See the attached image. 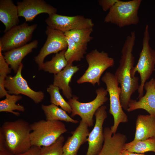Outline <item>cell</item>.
Segmentation results:
<instances>
[{
    "mask_svg": "<svg viewBox=\"0 0 155 155\" xmlns=\"http://www.w3.org/2000/svg\"><path fill=\"white\" fill-rule=\"evenodd\" d=\"M135 39V31H132L127 37L122 49L119 65L114 74L120 85L121 103L125 110H127L131 95L138 90L139 86V78L132 77L131 74L134 66L135 58L132 51Z\"/></svg>",
    "mask_w": 155,
    "mask_h": 155,
    "instance_id": "6da1fadb",
    "label": "cell"
},
{
    "mask_svg": "<svg viewBox=\"0 0 155 155\" xmlns=\"http://www.w3.org/2000/svg\"><path fill=\"white\" fill-rule=\"evenodd\" d=\"M38 43V40H34L23 46L4 52L6 62L14 73H16L24 58L36 48Z\"/></svg>",
    "mask_w": 155,
    "mask_h": 155,
    "instance_id": "ac0fdd59",
    "label": "cell"
},
{
    "mask_svg": "<svg viewBox=\"0 0 155 155\" xmlns=\"http://www.w3.org/2000/svg\"><path fill=\"white\" fill-rule=\"evenodd\" d=\"M150 35L149 26H145L143 38L142 48L140 53L138 62L132 69L131 74L132 77L137 72L140 74L141 83L137 90L139 95L137 99L144 96V86L154 70L155 67V50L150 44Z\"/></svg>",
    "mask_w": 155,
    "mask_h": 155,
    "instance_id": "277c9868",
    "label": "cell"
},
{
    "mask_svg": "<svg viewBox=\"0 0 155 155\" xmlns=\"http://www.w3.org/2000/svg\"><path fill=\"white\" fill-rule=\"evenodd\" d=\"M4 99L0 101V112H7L12 113L14 115L18 116L20 113L15 112V110L24 112L25 111L24 107L22 105L16 104V103L22 98L20 95L9 94H8Z\"/></svg>",
    "mask_w": 155,
    "mask_h": 155,
    "instance_id": "484cf974",
    "label": "cell"
},
{
    "mask_svg": "<svg viewBox=\"0 0 155 155\" xmlns=\"http://www.w3.org/2000/svg\"><path fill=\"white\" fill-rule=\"evenodd\" d=\"M106 109L105 106L102 105L95 113L96 121L88 137V148L86 155H98L102 148L104 139L103 125L107 117Z\"/></svg>",
    "mask_w": 155,
    "mask_h": 155,
    "instance_id": "4fadbf2b",
    "label": "cell"
},
{
    "mask_svg": "<svg viewBox=\"0 0 155 155\" xmlns=\"http://www.w3.org/2000/svg\"><path fill=\"white\" fill-rule=\"evenodd\" d=\"M93 28H89L71 30L64 33L65 35L75 42L81 44H88L93 37L91 35Z\"/></svg>",
    "mask_w": 155,
    "mask_h": 155,
    "instance_id": "83f0119b",
    "label": "cell"
},
{
    "mask_svg": "<svg viewBox=\"0 0 155 155\" xmlns=\"http://www.w3.org/2000/svg\"><path fill=\"white\" fill-rule=\"evenodd\" d=\"M86 59L88 67L77 81L78 84L88 82L94 86L96 84L100 85V78L103 72L115 64L114 59L109 57L107 53L103 51L100 52L97 49L87 54Z\"/></svg>",
    "mask_w": 155,
    "mask_h": 155,
    "instance_id": "8992f818",
    "label": "cell"
},
{
    "mask_svg": "<svg viewBox=\"0 0 155 155\" xmlns=\"http://www.w3.org/2000/svg\"><path fill=\"white\" fill-rule=\"evenodd\" d=\"M31 132L30 124L25 120L5 121L0 128V144L13 155L23 153L32 146Z\"/></svg>",
    "mask_w": 155,
    "mask_h": 155,
    "instance_id": "7a4b0ae2",
    "label": "cell"
},
{
    "mask_svg": "<svg viewBox=\"0 0 155 155\" xmlns=\"http://www.w3.org/2000/svg\"><path fill=\"white\" fill-rule=\"evenodd\" d=\"M48 26L64 33L75 29L93 28L92 19L82 15L68 16L57 13L49 16L45 20Z\"/></svg>",
    "mask_w": 155,
    "mask_h": 155,
    "instance_id": "30bf717a",
    "label": "cell"
},
{
    "mask_svg": "<svg viewBox=\"0 0 155 155\" xmlns=\"http://www.w3.org/2000/svg\"><path fill=\"white\" fill-rule=\"evenodd\" d=\"M1 47H0V98H2L8 94L5 89L4 84L7 75L11 73V69L6 62Z\"/></svg>",
    "mask_w": 155,
    "mask_h": 155,
    "instance_id": "f1b7e54d",
    "label": "cell"
},
{
    "mask_svg": "<svg viewBox=\"0 0 155 155\" xmlns=\"http://www.w3.org/2000/svg\"><path fill=\"white\" fill-rule=\"evenodd\" d=\"M41 147L32 146L26 152L18 155H40Z\"/></svg>",
    "mask_w": 155,
    "mask_h": 155,
    "instance_id": "1f68e13d",
    "label": "cell"
},
{
    "mask_svg": "<svg viewBox=\"0 0 155 155\" xmlns=\"http://www.w3.org/2000/svg\"><path fill=\"white\" fill-rule=\"evenodd\" d=\"M23 67L22 63L15 75L7 76L4 84L5 89L9 94H23L31 98L35 103L38 104L44 99V94L42 91H35L29 87L22 75Z\"/></svg>",
    "mask_w": 155,
    "mask_h": 155,
    "instance_id": "7c38bea8",
    "label": "cell"
},
{
    "mask_svg": "<svg viewBox=\"0 0 155 155\" xmlns=\"http://www.w3.org/2000/svg\"><path fill=\"white\" fill-rule=\"evenodd\" d=\"M41 108L45 116L46 120L62 121L74 124L79 122L78 121L73 119L69 116L65 111L54 104H42Z\"/></svg>",
    "mask_w": 155,
    "mask_h": 155,
    "instance_id": "7402d4cb",
    "label": "cell"
},
{
    "mask_svg": "<svg viewBox=\"0 0 155 155\" xmlns=\"http://www.w3.org/2000/svg\"><path fill=\"white\" fill-rule=\"evenodd\" d=\"M96 96L92 101L88 102H79L78 98L74 96L67 101L72 109L71 117L76 115L80 116L82 120L88 127L93 125V117L97 109L102 106L108 99L106 96L108 93L106 89L101 87L96 91Z\"/></svg>",
    "mask_w": 155,
    "mask_h": 155,
    "instance_id": "ba28073f",
    "label": "cell"
},
{
    "mask_svg": "<svg viewBox=\"0 0 155 155\" xmlns=\"http://www.w3.org/2000/svg\"><path fill=\"white\" fill-rule=\"evenodd\" d=\"M66 37L68 46L65 56L68 64H72L74 61H80L86 53L88 44L78 43L70 38Z\"/></svg>",
    "mask_w": 155,
    "mask_h": 155,
    "instance_id": "603a6c76",
    "label": "cell"
},
{
    "mask_svg": "<svg viewBox=\"0 0 155 155\" xmlns=\"http://www.w3.org/2000/svg\"><path fill=\"white\" fill-rule=\"evenodd\" d=\"M17 7L12 0H0V20L5 26V33L19 25Z\"/></svg>",
    "mask_w": 155,
    "mask_h": 155,
    "instance_id": "d6986e66",
    "label": "cell"
},
{
    "mask_svg": "<svg viewBox=\"0 0 155 155\" xmlns=\"http://www.w3.org/2000/svg\"><path fill=\"white\" fill-rule=\"evenodd\" d=\"M124 149L137 153L142 154L150 151L155 153V137L141 141L133 140L125 144Z\"/></svg>",
    "mask_w": 155,
    "mask_h": 155,
    "instance_id": "d4e9b609",
    "label": "cell"
},
{
    "mask_svg": "<svg viewBox=\"0 0 155 155\" xmlns=\"http://www.w3.org/2000/svg\"><path fill=\"white\" fill-rule=\"evenodd\" d=\"M79 69L78 66L68 64L60 72L54 75L53 84L62 90L63 95L68 100L73 96L69 83L73 75Z\"/></svg>",
    "mask_w": 155,
    "mask_h": 155,
    "instance_id": "ffe728a7",
    "label": "cell"
},
{
    "mask_svg": "<svg viewBox=\"0 0 155 155\" xmlns=\"http://www.w3.org/2000/svg\"><path fill=\"white\" fill-rule=\"evenodd\" d=\"M101 80L106 84V90L109 94V113L114 119L113 125L110 129L114 134L116 133L121 123L128 122V117L123 111L121 104V87L119 86V84L114 74L110 72H106L102 78Z\"/></svg>",
    "mask_w": 155,
    "mask_h": 155,
    "instance_id": "52a82bcc",
    "label": "cell"
},
{
    "mask_svg": "<svg viewBox=\"0 0 155 155\" xmlns=\"http://www.w3.org/2000/svg\"><path fill=\"white\" fill-rule=\"evenodd\" d=\"M66 49L56 53L51 60L44 63L42 69L54 75L60 72L68 64L65 56Z\"/></svg>",
    "mask_w": 155,
    "mask_h": 155,
    "instance_id": "cb8c5ba5",
    "label": "cell"
},
{
    "mask_svg": "<svg viewBox=\"0 0 155 155\" xmlns=\"http://www.w3.org/2000/svg\"><path fill=\"white\" fill-rule=\"evenodd\" d=\"M32 146H47L54 143L67 130L60 121L41 120L30 124Z\"/></svg>",
    "mask_w": 155,
    "mask_h": 155,
    "instance_id": "3957f363",
    "label": "cell"
},
{
    "mask_svg": "<svg viewBox=\"0 0 155 155\" xmlns=\"http://www.w3.org/2000/svg\"><path fill=\"white\" fill-rule=\"evenodd\" d=\"M65 138L62 135L52 144L41 147L40 155H63Z\"/></svg>",
    "mask_w": 155,
    "mask_h": 155,
    "instance_id": "f546056e",
    "label": "cell"
},
{
    "mask_svg": "<svg viewBox=\"0 0 155 155\" xmlns=\"http://www.w3.org/2000/svg\"><path fill=\"white\" fill-rule=\"evenodd\" d=\"M59 89L53 84L50 85L47 88V92L50 95L51 104L57 106L68 113H71L72 109L70 105L63 97L59 92Z\"/></svg>",
    "mask_w": 155,
    "mask_h": 155,
    "instance_id": "4316f807",
    "label": "cell"
},
{
    "mask_svg": "<svg viewBox=\"0 0 155 155\" xmlns=\"http://www.w3.org/2000/svg\"><path fill=\"white\" fill-rule=\"evenodd\" d=\"M119 0H99L98 3L104 11L109 10Z\"/></svg>",
    "mask_w": 155,
    "mask_h": 155,
    "instance_id": "4dcf8cb0",
    "label": "cell"
},
{
    "mask_svg": "<svg viewBox=\"0 0 155 155\" xmlns=\"http://www.w3.org/2000/svg\"><path fill=\"white\" fill-rule=\"evenodd\" d=\"M135 127L134 140H143L155 137V117L150 115H138Z\"/></svg>",
    "mask_w": 155,
    "mask_h": 155,
    "instance_id": "44dd1931",
    "label": "cell"
},
{
    "mask_svg": "<svg viewBox=\"0 0 155 155\" xmlns=\"http://www.w3.org/2000/svg\"><path fill=\"white\" fill-rule=\"evenodd\" d=\"M0 155H13L2 145L0 144Z\"/></svg>",
    "mask_w": 155,
    "mask_h": 155,
    "instance_id": "d6a6232c",
    "label": "cell"
},
{
    "mask_svg": "<svg viewBox=\"0 0 155 155\" xmlns=\"http://www.w3.org/2000/svg\"><path fill=\"white\" fill-rule=\"evenodd\" d=\"M121 155H146L142 154H136L131 152L124 149L122 152Z\"/></svg>",
    "mask_w": 155,
    "mask_h": 155,
    "instance_id": "836d02e7",
    "label": "cell"
},
{
    "mask_svg": "<svg viewBox=\"0 0 155 155\" xmlns=\"http://www.w3.org/2000/svg\"><path fill=\"white\" fill-rule=\"evenodd\" d=\"M144 89L146 91L145 94L138 100L131 99L127 111L130 112L143 109L155 117V79L152 78L146 82L144 86Z\"/></svg>",
    "mask_w": 155,
    "mask_h": 155,
    "instance_id": "9a60e30c",
    "label": "cell"
},
{
    "mask_svg": "<svg viewBox=\"0 0 155 155\" xmlns=\"http://www.w3.org/2000/svg\"><path fill=\"white\" fill-rule=\"evenodd\" d=\"M142 0L118 1L109 10L104 22L115 24L121 28L137 24L138 11Z\"/></svg>",
    "mask_w": 155,
    "mask_h": 155,
    "instance_id": "5b68a950",
    "label": "cell"
},
{
    "mask_svg": "<svg viewBox=\"0 0 155 155\" xmlns=\"http://www.w3.org/2000/svg\"><path fill=\"white\" fill-rule=\"evenodd\" d=\"M37 25H29L26 22L17 25L5 33L0 38V47L6 52L27 44L31 39Z\"/></svg>",
    "mask_w": 155,
    "mask_h": 155,
    "instance_id": "9c48e42d",
    "label": "cell"
},
{
    "mask_svg": "<svg viewBox=\"0 0 155 155\" xmlns=\"http://www.w3.org/2000/svg\"><path fill=\"white\" fill-rule=\"evenodd\" d=\"M104 142L98 155H121L127 140L126 136L120 133L113 134L110 128L104 129Z\"/></svg>",
    "mask_w": 155,
    "mask_h": 155,
    "instance_id": "e0dca14e",
    "label": "cell"
},
{
    "mask_svg": "<svg viewBox=\"0 0 155 155\" xmlns=\"http://www.w3.org/2000/svg\"><path fill=\"white\" fill-rule=\"evenodd\" d=\"M88 127L81 120L75 129L71 132L72 135L68 137L63 144V155H77L80 146L87 142L90 133Z\"/></svg>",
    "mask_w": 155,
    "mask_h": 155,
    "instance_id": "2e32d148",
    "label": "cell"
},
{
    "mask_svg": "<svg viewBox=\"0 0 155 155\" xmlns=\"http://www.w3.org/2000/svg\"><path fill=\"white\" fill-rule=\"evenodd\" d=\"M45 32L46 40L39 54L34 57L39 70L42 69L44 60L47 55L58 53L67 49L68 46L66 36L63 32L47 26Z\"/></svg>",
    "mask_w": 155,
    "mask_h": 155,
    "instance_id": "8fae6325",
    "label": "cell"
},
{
    "mask_svg": "<svg viewBox=\"0 0 155 155\" xmlns=\"http://www.w3.org/2000/svg\"><path fill=\"white\" fill-rule=\"evenodd\" d=\"M18 16L26 22L33 21L38 15L46 13L49 15L57 13V9L43 0H24L17 2Z\"/></svg>",
    "mask_w": 155,
    "mask_h": 155,
    "instance_id": "5bb4252c",
    "label": "cell"
}]
</instances>
